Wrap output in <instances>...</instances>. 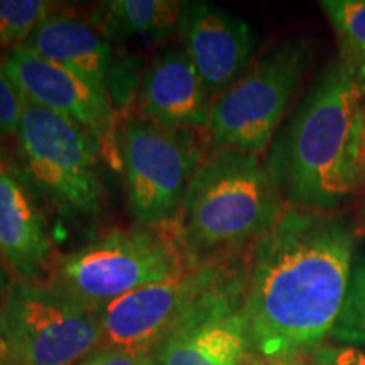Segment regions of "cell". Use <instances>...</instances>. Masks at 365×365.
I'll return each mask as SVG.
<instances>
[{"label":"cell","instance_id":"obj_19","mask_svg":"<svg viewBox=\"0 0 365 365\" xmlns=\"http://www.w3.org/2000/svg\"><path fill=\"white\" fill-rule=\"evenodd\" d=\"M331 335L350 346H365V254L355 257L349 294Z\"/></svg>","mask_w":365,"mask_h":365},{"label":"cell","instance_id":"obj_8","mask_svg":"<svg viewBox=\"0 0 365 365\" xmlns=\"http://www.w3.org/2000/svg\"><path fill=\"white\" fill-rule=\"evenodd\" d=\"M118 150L127 207L135 225H171L190 180L205 159L195 130L127 118L118 129Z\"/></svg>","mask_w":365,"mask_h":365},{"label":"cell","instance_id":"obj_18","mask_svg":"<svg viewBox=\"0 0 365 365\" xmlns=\"http://www.w3.org/2000/svg\"><path fill=\"white\" fill-rule=\"evenodd\" d=\"M58 9L49 0H0V49H16L27 43L36 27Z\"/></svg>","mask_w":365,"mask_h":365},{"label":"cell","instance_id":"obj_17","mask_svg":"<svg viewBox=\"0 0 365 365\" xmlns=\"http://www.w3.org/2000/svg\"><path fill=\"white\" fill-rule=\"evenodd\" d=\"M319 7L335 33L341 61L365 73V0H323Z\"/></svg>","mask_w":365,"mask_h":365},{"label":"cell","instance_id":"obj_24","mask_svg":"<svg viewBox=\"0 0 365 365\" xmlns=\"http://www.w3.org/2000/svg\"><path fill=\"white\" fill-rule=\"evenodd\" d=\"M244 365H303V364H298L296 360H267V359L255 357V355L249 354V357L245 359Z\"/></svg>","mask_w":365,"mask_h":365},{"label":"cell","instance_id":"obj_26","mask_svg":"<svg viewBox=\"0 0 365 365\" xmlns=\"http://www.w3.org/2000/svg\"><path fill=\"white\" fill-rule=\"evenodd\" d=\"M6 364V354H4V345H2V340H0V365Z\"/></svg>","mask_w":365,"mask_h":365},{"label":"cell","instance_id":"obj_16","mask_svg":"<svg viewBox=\"0 0 365 365\" xmlns=\"http://www.w3.org/2000/svg\"><path fill=\"white\" fill-rule=\"evenodd\" d=\"M181 2L176 0H108L91 14V24L110 43L144 39L159 43L178 31Z\"/></svg>","mask_w":365,"mask_h":365},{"label":"cell","instance_id":"obj_3","mask_svg":"<svg viewBox=\"0 0 365 365\" xmlns=\"http://www.w3.org/2000/svg\"><path fill=\"white\" fill-rule=\"evenodd\" d=\"M282 212L284 196L257 154L213 148L190 180L173 228L196 266L254 245Z\"/></svg>","mask_w":365,"mask_h":365},{"label":"cell","instance_id":"obj_22","mask_svg":"<svg viewBox=\"0 0 365 365\" xmlns=\"http://www.w3.org/2000/svg\"><path fill=\"white\" fill-rule=\"evenodd\" d=\"M314 365H365V350L357 346L319 349L313 355Z\"/></svg>","mask_w":365,"mask_h":365},{"label":"cell","instance_id":"obj_4","mask_svg":"<svg viewBox=\"0 0 365 365\" xmlns=\"http://www.w3.org/2000/svg\"><path fill=\"white\" fill-rule=\"evenodd\" d=\"M175 228H113L65 255H56L48 282L100 313L113 301L191 267Z\"/></svg>","mask_w":365,"mask_h":365},{"label":"cell","instance_id":"obj_27","mask_svg":"<svg viewBox=\"0 0 365 365\" xmlns=\"http://www.w3.org/2000/svg\"><path fill=\"white\" fill-rule=\"evenodd\" d=\"M360 218H362V223L365 225V200H364L362 207H360Z\"/></svg>","mask_w":365,"mask_h":365},{"label":"cell","instance_id":"obj_14","mask_svg":"<svg viewBox=\"0 0 365 365\" xmlns=\"http://www.w3.org/2000/svg\"><path fill=\"white\" fill-rule=\"evenodd\" d=\"M0 254L17 281H48L54 245L43 210L19 170L0 150Z\"/></svg>","mask_w":365,"mask_h":365},{"label":"cell","instance_id":"obj_28","mask_svg":"<svg viewBox=\"0 0 365 365\" xmlns=\"http://www.w3.org/2000/svg\"><path fill=\"white\" fill-rule=\"evenodd\" d=\"M4 365H7V364H4Z\"/></svg>","mask_w":365,"mask_h":365},{"label":"cell","instance_id":"obj_21","mask_svg":"<svg viewBox=\"0 0 365 365\" xmlns=\"http://www.w3.org/2000/svg\"><path fill=\"white\" fill-rule=\"evenodd\" d=\"M76 365H159L158 359L150 354L127 352V350L103 349Z\"/></svg>","mask_w":365,"mask_h":365},{"label":"cell","instance_id":"obj_12","mask_svg":"<svg viewBox=\"0 0 365 365\" xmlns=\"http://www.w3.org/2000/svg\"><path fill=\"white\" fill-rule=\"evenodd\" d=\"M178 34L213 100L244 75L254 51V33L247 22L200 0L181 2Z\"/></svg>","mask_w":365,"mask_h":365},{"label":"cell","instance_id":"obj_2","mask_svg":"<svg viewBox=\"0 0 365 365\" xmlns=\"http://www.w3.org/2000/svg\"><path fill=\"white\" fill-rule=\"evenodd\" d=\"M365 73L331 63L274 140L267 170L289 205L330 212L362 178Z\"/></svg>","mask_w":365,"mask_h":365},{"label":"cell","instance_id":"obj_15","mask_svg":"<svg viewBox=\"0 0 365 365\" xmlns=\"http://www.w3.org/2000/svg\"><path fill=\"white\" fill-rule=\"evenodd\" d=\"M213 98L182 49H168L150 61L139 81V118L173 129H208Z\"/></svg>","mask_w":365,"mask_h":365},{"label":"cell","instance_id":"obj_9","mask_svg":"<svg viewBox=\"0 0 365 365\" xmlns=\"http://www.w3.org/2000/svg\"><path fill=\"white\" fill-rule=\"evenodd\" d=\"M308 44L291 39L277 46L213 100V148L259 154L271 143L308 65Z\"/></svg>","mask_w":365,"mask_h":365},{"label":"cell","instance_id":"obj_20","mask_svg":"<svg viewBox=\"0 0 365 365\" xmlns=\"http://www.w3.org/2000/svg\"><path fill=\"white\" fill-rule=\"evenodd\" d=\"M24 108V100L7 78L0 63V139L16 137Z\"/></svg>","mask_w":365,"mask_h":365},{"label":"cell","instance_id":"obj_6","mask_svg":"<svg viewBox=\"0 0 365 365\" xmlns=\"http://www.w3.org/2000/svg\"><path fill=\"white\" fill-rule=\"evenodd\" d=\"M7 365H76L102 350L100 314L48 281H14L0 299Z\"/></svg>","mask_w":365,"mask_h":365},{"label":"cell","instance_id":"obj_1","mask_svg":"<svg viewBox=\"0 0 365 365\" xmlns=\"http://www.w3.org/2000/svg\"><path fill=\"white\" fill-rule=\"evenodd\" d=\"M357 237L330 212L284 208L252 245L242 314L250 354L296 360L335 330L349 294Z\"/></svg>","mask_w":365,"mask_h":365},{"label":"cell","instance_id":"obj_11","mask_svg":"<svg viewBox=\"0 0 365 365\" xmlns=\"http://www.w3.org/2000/svg\"><path fill=\"white\" fill-rule=\"evenodd\" d=\"M24 48L107 91L113 108L124 110L135 93L132 59H122L90 21L56 11L36 27Z\"/></svg>","mask_w":365,"mask_h":365},{"label":"cell","instance_id":"obj_13","mask_svg":"<svg viewBox=\"0 0 365 365\" xmlns=\"http://www.w3.org/2000/svg\"><path fill=\"white\" fill-rule=\"evenodd\" d=\"M245 276L186 319L163 341L159 365H244L250 346L242 314Z\"/></svg>","mask_w":365,"mask_h":365},{"label":"cell","instance_id":"obj_25","mask_svg":"<svg viewBox=\"0 0 365 365\" xmlns=\"http://www.w3.org/2000/svg\"><path fill=\"white\" fill-rule=\"evenodd\" d=\"M360 156H362V171L365 173V107L362 117V134H360Z\"/></svg>","mask_w":365,"mask_h":365},{"label":"cell","instance_id":"obj_5","mask_svg":"<svg viewBox=\"0 0 365 365\" xmlns=\"http://www.w3.org/2000/svg\"><path fill=\"white\" fill-rule=\"evenodd\" d=\"M22 180L34 195L66 218L102 213L107 191L100 176V148L83 127L24 102L19 129Z\"/></svg>","mask_w":365,"mask_h":365},{"label":"cell","instance_id":"obj_23","mask_svg":"<svg viewBox=\"0 0 365 365\" xmlns=\"http://www.w3.org/2000/svg\"><path fill=\"white\" fill-rule=\"evenodd\" d=\"M11 276L12 274H11V271H9V267H7L6 261H4L2 254H0V299L4 298V294L9 291V287L12 286L14 281Z\"/></svg>","mask_w":365,"mask_h":365},{"label":"cell","instance_id":"obj_7","mask_svg":"<svg viewBox=\"0 0 365 365\" xmlns=\"http://www.w3.org/2000/svg\"><path fill=\"white\" fill-rule=\"evenodd\" d=\"M230 259L196 264L144 286L100 312L103 349L156 355L163 341L245 276Z\"/></svg>","mask_w":365,"mask_h":365},{"label":"cell","instance_id":"obj_10","mask_svg":"<svg viewBox=\"0 0 365 365\" xmlns=\"http://www.w3.org/2000/svg\"><path fill=\"white\" fill-rule=\"evenodd\" d=\"M0 63L24 102L83 127L97 140L103 161L112 170L122 171L117 112L107 91L38 56L24 46L7 51Z\"/></svg>","mask_w":365,"mask_h":365}]
</instances>
